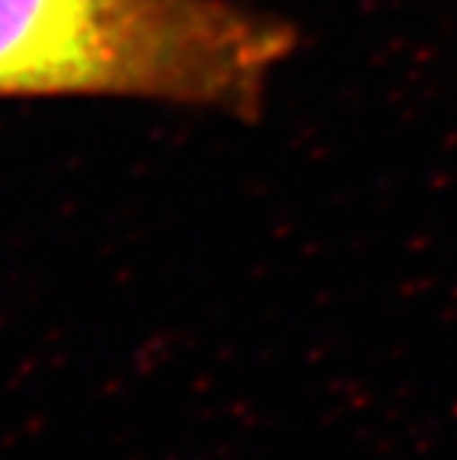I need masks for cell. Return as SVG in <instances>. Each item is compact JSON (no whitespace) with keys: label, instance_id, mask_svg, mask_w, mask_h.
Segmentation results:
<instances>
[{"label":"cell","instance_id":"obj_1","mask_svg":"<svg viewBox=\"0 0 457 460\" xmlns=\"http://www.w3.org/2000/svg\"><path fill=\"white\" fill-rule=\"evenodd\" d=\"M294 33L229 0H0V99H140L250 116Z\"/></svg>","mask_w":457,"mask_h":460}]
</instances>
